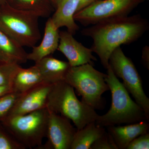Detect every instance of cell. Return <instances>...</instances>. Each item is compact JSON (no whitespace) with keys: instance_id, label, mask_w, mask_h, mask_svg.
<instances>
[{"instance_id":"obj_10","label":"cell","mask_w":149,"mask_h":149,"mask_svg":"<svg viewBox=\"0 0 149 149\" xmlns=\"http://www.w3.org/2000/svg\"><path fill=\"white\" fill-rule=\"evenodd\" d=\"M53 85L43 82L22 93L8 116L26 114L47 107Z\"/></svg>"},{"instance_id":"obj_11","label":"cell","mask_w":149,"mask_h":149,"mask_svg":"<svg viewBox=\"0 0 149 149\" xmlns=\"http://www.w3.org/2000/svg\"><path fill=\"white\" fill-rule=\"evenodd\" d=\"M59 35L57 49L66 57L71 67L87 63L93 65V61L97 60L93 55L92 49L86 47L77 42L71 33L68 31H61Z\"/></svg>"},{"instance_id":"obj_21","label":"cell","mask_w":149,"mask_h":149,"mask_svg":"<svg viewBox=\"0 0 149 149\" xmlns=\"http://www.w3.org/2000/svg\"><path fill=\"white\" fill-rule=\"evenodd\" d=\"M0 122V149H25Z\"/></svg>"},{"instance_id":"obj_16","label":"cell","mask_w":149,"mask_h":149,"mask_svg":"<svg viewBox=\"0 0 149 149\" xmlns=\"http://www.w3.org/2000/svg\"><path fill=\"white\" fill-rule=\"evenodd\" d=\"M23 47L0 30V61L20 65L28 61Z\"/></svg>"},{"instance_id":"obj_1","label":"cell","mask_w":149,"mask_h":149,"mask_svg":"<svg viewBox=\"0 0 149 149\" xmlns=\"http://www.w3.org/2000/svg\"><path fill=\"white\" fill-rule=\"evenodd\" d=\"M149 28L146 19L140 15L109 19L93 24L82 30V35L93 39L92 49L107 69L110 57L120 45L136 41Z\"/></svg>"},{"instance_id":"obj_29","label":"cell","mask_w":149,"mask_h":149,"mask_svg":"<svg viewBox=\"0 0 149 149\" xmlns=\"http://www.w3.org/2000/svg\"><path fill=\"white\" fill-rule=\"evenodd\" d=\"M6 3V0H0V6Z\"/></svg>"},{"instance_id":"obj_28","label":"cell","mask_w":149,"mask_h":149,"mask_svg":"<svg viewBox=\"0 0 149 149\" xmlns=\"http://www.w3.org/2000/svg\"><path fill=\"white\" fill-rule=\"evenodd\" d=\"M52 2L53 3L54 6L56 10L61 0H52Z\"/></svg>"},{"instance_id":"obj_17","label":"cell","mask_w":149,"mask_h":149,"mask_svg":"<svg viewBox=\"0 0 149 149\" xmlns=\"http://www.w3.org/2000/svg\"><path fill=\"white\" fill-rule=\"evenodd\" d=\"M43 82H45L36 65L27 68L20 66L14 76L12 86L13 92L22 93Z\"/></svg>"},{"instance_id":"obj_6","label":"cell","mask_w":149,"mask_h":149,"mask_svg":"<svg viewBox=\"0 0 149 149\" xmlns=\"http://www.w3.org/2000/svg\"><path fill=\"white\" fill-rule=\"evenodd\" d=\"M49 111L47 107L27 114L7 116L3 125L25 148H38L46 138Z\"/></svg>"},{"instance_id":"obj_5","label":"cell","mask_w":149,"mask_h":149,"mask_svg":"<svg viewBox=\"0 0 149 149\" xmlns=\"http://www.w3.org/2000/svg\"><path fill=\"white\" fill-rule=\"evenodd\" d=\"M39 17L6 3L0 6V30L22 47L32 48L41 37Z\"/></svg>"},{"instance_id":"obj_2","label":"cell","mask_w":149,"mask_h":149,"mask_svg":"<svg viewBox=\"0 0 149 149\" xmlns=\"http://www.w3.org/2000/svg\"><path fill=\"white\" fill-rule=\"evenodd\" d=\"M107 69L105 81L111 92V105L106 113L98 116L96 124L107 127L148 121L143 110L131 98L129 93L109 65Z\"/></svg>"},{"instance_id":"obj_8","label":"cell","mask_w":149,"mask_h":149,"mask_svg":"<svg viewBox=\"0 0 149 149\" xmlns=\"http://www.w3.org/2000/svg\"><path fill=\"white\" fill-rule=\"evenodd\" d=\"M141 0H96L74 14V21L84 26L100 22L128 16Z\"/></svg>"},{"instance_id":"obj_12","label":"cell","mask_w":149,"mask_h":149,"mask_svg":"<svg viewBox=\"0 0 149 149\" xmlns=\"http://www.w3.org/2000/svg\"><path fill=\"white\" fill-rule=\"evenodd\" d=\"M60 31L51 17L46 23L45 33L42 42L39 46L32 47V52L27 54L28 60L36 62L50 56L58 49L59 42Z\"/></svg>"},{"instance_id":"obj_24","label":"cell","mask_w":149,"mask_h":149,"mask_svg":"<svg viewBox=\"0 0 149 149\" xmlns=\"http://www.w3.org/2000/svg\"><path fill=\"white\" fill-rule=\"evenodd\" d=\"M149 133L138 136L128 145L126 149H149Z\"/></svg>"},{"instance_id":"obj_27","label":"cell","mask_w":149,"mask_h":149,"mask_svg":"<svg viewBox=\"0 0 149 149\" xmlns=\"http://www.w3.org/2000/svg\"><path fill=\"white\" fill-rule=\"evenodd\" d=\"M95 1L96 0H80L76 13L85 8Z\"/></svg>"},{"instance_id":"obj_14","label":"cell","mask_w":149,"mask_h":149,"mask_svg":"<svg viewBox=\"0 0 149 149\" xmlns=\"http://www.w3.org/2000/svg\"><path fill=\"white\" fill-rule=\"evenodd\" d=\"M43 81L54 84L65 81L70 68L68 62L60 60L49 56L35 62Z\"/></svg>"},{"instance_id":"obj_26","label":"cell","mask_w":149,"mask_h":149,"mask_svg":"<svg viewBox=\"0 0 149 149\" xmlns=\"http://www.w3.org/2000/svg\"><path fill=\"white\" fill-rule=\"evenodd\" d=\"M13 92L12 85H0V97Z\"/></svg>"},{"instance_id":"obj_19","label":"cell","mask_w":149,"mask_h":149,"mask_svg":"<svg viewBox=\"0 0 149 149\" xmlns=\"http://www.w3.org/2000/svg\"><path fill=\"white\" fill-rule=\"evenodd\" d=\"M13 8L35 14L39 17H49L55 9L49 0H6Z\"/></svg>"},{"instance_id":"obj_7","label":"cell","mask_w":149,"mask_h":149,"mask_svg":"<svg viewBox=\"0 0 149 149\" xmlns=\"http://www.w3.org/2000/svg\"><path fill=\"white\" fill-rule=\"evenodd\" d=\"M109 65L116 76L122 79L123 84L143 110L148 121L149 99L143 89L142 79L133 61L124 54L120 47L111 54Z\"/></svg>"},{"instance_id":"obj_23","label":"cell","mask_w":149,"mask_h":149,"mask_svg":"<svg viewBox=\"0 0 149 149\" xmlns=\"http://www.w3.org/2000/svg\"><path fill=\"white\" fill-rule=\"evenodd\" d=\"M90 149H118L111 136L106 131L94 143Z\"/></svg>"},{"instance_id":"obj_9","label":"cell","mask_w":149,"mask_h":149,"mask_svg":"<svg viewBox=\"0 0 149 149\" xmlns=\"http://www.w3.org/2000/svg\"><path fill=\"white\" fill-rule=\"evenodd\" d=\"M77 130L68 118L49 111L47 141L38 149H70Z\"/></svg>"},{"instance_id":"obj_20","label":"cell","mask_w":149,"mask_h":149,"mask_svg":"<svg viewBox=\"0 0 149 149\" xmlns=\"http://www.w3.org/2000/svg\"><path fill=\"white\" fill-rule=\"evenodd\" d=\"M21 94L13 92L0 97V122L8 116Z\"/></svg>"},{"instance_id":"obj_18","label":"cell","mask_w":149,"mask_h":149,"mask_svg":"<svg viewBox=\"0 0 149 149\" xmlns=\"http://www.w3.org/2000/svg\"><path fill=\"white\" fill-rule=\"evenodd\" d=\"M106 132L105 127L95 122L88 123L76 131L70 149H90L93 143Z\"/></svg>"},{"instance_id":"obj_3","label":"cell","mask_w":149,"mask_h":149,"mask_svg":"<svg viewBox=\"0 0 149 149\" xmlns=\"http://www.w3.org/2000/svg\"><path fill=\"white\" fill-rule=\"evenodd\" d=\"M47 108L49 111L71 120L77 130L90 123L95 122L99 116L95 110L77 99L74 88L65 81L52 85Z\"/></svg>"},{"instance_id":"obj_25","label":"cell","mask_w":149,"mask_h":149,"mask_svg":"<svg viewBox=\"0 0 149 149\" xmlns=\"http://www.w3.org/2000/svg\"><path fill=\"white\" fill-rule=\"evenodd\" d=\"M142 60L144 65L147 69L149 68V48L148 46L144 47L143 50Z\"/></svg>"},{"instance_id":"obj_13","label":"cell","mask_w":149,"mask_h":149,"mask_svg":"<svg viewBox=\"0 0 149 149\" xmlns=\"http://www.w3.org/2000/svg\"><path fill=\"white\" fill-rule=\"evenodd\" d=\"M107 128L118 149H126L134 139L148 133L149 124L146 120H143L124 126L113 125Z\"/></svg>"},{"instance_id":"obj_22","label":"cell","mask_w":149,"mask_h":149,"mask_svg":"<svg viewBox=\"0 0 149 149\" xmlns=\"http://www.w3.org/2000/svg\"><path fill=\"white\" fill-rule=\"evenodd\" d=\"M19 65L0 61V85H12Z\"/></svg>"},{"instance_id":"obj_15","label":"cell","mask_w":149,"mask_h":149,"mask_svg":"<svg viewBox=\"0 0 149 149\" xmlns=\"http://www.w3.org/2000/svg\"><path fill=\"white\" fill-rule=\"evenodd\" d=\"M80 0H61L51 17L56 27H66L67 31L74 35L79 27L75 23L73 16L76 12Z\"/></svg>"},{"instance_id":"obj_4","label":"cell","mask_w":149,"mask_h":149,"mask_svg":"<svg viewBox=\"0 0 149 149\" xmlns=\"http://www.w3.org/2000/svg\"><path fill=\"white\" fill-rule=\"evenodd\" d=\"M106 76L87 63L71 67L65 81L82 97L83 102L94 109H102L105 104L102 95L109 91L105 81Z\"/></svg>"}]
</instances>
